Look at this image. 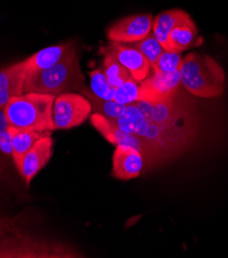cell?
I'll return each mask as SVG.
<instances>
[{
    "instance_id": "10",
    "label": "cell",
    "mask_w": 228,
    "mask_h": 258,
    "mask_svg": "<svg viewBox=\"0 0 228 258\" xmlns=\"http://www.w3.org/2000/svg\"><path fill=\"white\" fill-rule=\"evenodd\" d=\"M50 135L52 132L38 139L33 147L23 157L20 164L16 166L27 186L52 158L53 139Z\"/></svg>"
},
{
    "instance_id": "21",
    "label": "cell",
    "mask_w": 228,
    "mask_h": 258,
    "mask_svg": "<svg viewBox=\"0 0 228 258\" xmlns=\"http://www.w3.org/2000/svg\"><path fill=\"white\" fill-rule=\"evenodd\" d=\"M90 92L97 98L102 100H113L116 88L113 87L102 69H95L91 72Z\"/></svg>"
},
{
    "instance_id": "5",
    "label": "cell",
    "mask_w": 228,
    "mask_h": 258,
    "mask_svg": "<svg viewBox=\"0 0 228 258\" xmlns=\"http://www.w3.org/2000/svg\"><path fill=\"white\" fill-rule=\"evenodd\" d=\"M164 130L187 141L190 132L188 115L179 104H177L175 97L165 101L154 102L151 120Z\"/></svg>"
},
{
    "instance_id": "8",
    "label": "cell",
    "mask_w": 228,
    "mask_h": 258,
    "mask_svg": "<svg viewBox=\"0 0 228 258\" xmlns=\"http://www.w3.org/2000/svg\"><path fill=\"white\" fill-rule=\"evenodd\" d=\"M154 17L151 15H134L114 23L107 31V37L112 42L134 43L147 37L152 32Z\"/></svg>"
},
{
    "instance_id": "14",
    "label": "cell",
    "mask_w": 228,
    "mask_h": 258,
    "mask_svg": "<svg viewBox=\"0 0 228 258\" xmlns=\"http://www.w3.org/2000/svg\"><path fill=\"white\" fill-rule=\"evenodd\" d=\"M76 50L73 43H62L47 46L27 58V73L47 69L55 66Z\"/></svg>"
},
{
    "instance_id": "1",
    "label": "cell",
    "mask_w": 228,
    "mask_h": 258,
    "mask_svg": "<svg viewBox=\"0 0 228 258\" xmlns=\"http://www.w3.org/2000/svg\"><path fill=\"white\" fill-rule=\"evenodd\" d=\"M56 96L28 92L13 98L5 107L10 126L38 133L53 132V106Z\"/></svg>"
},
{
    "instance_id": "15",
    "label": "cell",
    "mask_w": 228,
    "mask_h": 258,
    "mask_svg": "<svg viewBox=\"0 0 228 258\" xmlns=\"http://www.w3.org/2000/svg\"><path fill=\"white\" fill-rule=\"evenodd\" d=\"M196 38V26L187 14L171 30L165 49L177 51V53H182V51L195 45Z\"/></svg>"
},
{
    "instance_id": "12",
    "label": "cell",
    "mask_w": 228,
    "mask_h": 258,
    "mask_svg": "<svg viewBox=\"0 0 228 258\" xmlns=\"http://www.w3.org/2000/svg\"><path fill=\"white\" fill-rule=\"evenodd\" d=\"M27 59L0 69V108L5 109L15 97L24 94Z\"/></svg>"
},
{
    "instance_id": "25",
    "label": "cell",
    "mask_w": 228,
    "mask_h": 258,
    "mask_svg": "<svg viewBox=\"0 0 228 258\" xmlns=\"http://www.w3.org/2000/svg\"><path fill=\"white\" fill-rule=\"evenodd\" d=\"M135 104L140 110V112L143 114V116L150 121L152 116V109H154V102L148 100H139Z\"/></svg>"
},
{
    "instance_id": "23",
    "label": "cell",
    "mask_w": 228,
    "mask_h": 258,
    "mask_svg": "<svg viewBox=\"0 0 228 258\" xmlns=\"http://www.w3.org/2000/svg\"><path fill=\"white\" fill-rule=\"evenodd\" d=\"M140 87L141 82H137L133 77H130L128 81L116 88L113 100L123 105L133 104L140 100Z\"/></svg>"
},
{
    "instance_id": "24",
    "label": "cell",
    "mask_w": 228,
    "mask_h": 258,
    "mask_svg": "<svg viewBox=\"0 0 228 258\" xmlns=\"http://www.w3.org/2000/svg\"><path fill=\"white\" fill-rule=\"evenodd\" d=\"M182 60L183 58L180 53L165 49L160 56L156 66L151 68H156L163 72H175L179 70Z\"/></svg>"
},
{
    "instance_id": "2",
    "label": "cell",
    "mask_w": 228,
    "mask_h": 258,
    "mask_svg": "<svg viewBox=\"0 0 228 258\" xmlns=\"http://www.w3.org/2000/svg\"><path fill=\"white\" fill-rule=\"evenodd\" d=\"M182 86L192 95L211 99L225 90V73L221 65L208 55L190 53L179 68Z\"/></svg>"
},
{
    "instance_id": "13",
    "label": "cell",
    "mask_w": 228,
    "mask_h": 258,
    "mask_svg": "<svg viewBox=\"0 0 228 258\" xmlns=\"http://www.w3.org/2000/svg\"><path fill=\"white\" fill-rule=\"evenodd\" d=\"M108 49L115 56L118 62L131 73L137 82H143L149 76L151 66L139 49L134 46L110 41Z\"/></svg>"
},
{
    "instance_id": "6",
    "label": "cell",
    "mask_w": 228,
    "mask_h": 258,
    "mask_svg": "<svg viewBox=\"0 0 228 258\" xmlns=\"http://www.w3.org/2000/svg\"><path fill=\"white\" fill-rule=\"evenodd\" d=\"M0 257H72V253L63 246L23 238L0 244Z\"/></svg>"
},
{
    "instance_id": "7",
    "label": "cell",
    "mask_w": 228,
    "mask_h": 258,
    "mask_svg": "<svg viewBox=\"0 0 228 258\" xmlns=\"http://www.w3.org/2000/svg\"><path fill=\"white\" fill-rule=\"evenodd\" d=\"M154 73L141 82L140 100L159 102L172 99L178 92L181 83L179 70L175 72H163L151 68Z\"/></svg>"
},
{
    "instance_id": "26",
    "label": "cell",
    "mask_w": 228,
    "mask_h": 258,
    "mask_svg": "<svg viewBox=\"0 0 228 258\" xmlns=\"http://www.w3.org/2000/svg\"><path fill=\"white\" fill-rule=\"evenodd\" d=\"M9 126L10 125H9V122H8V119H7V116L5 113V109L0 108V134L5 132L6 130H8Z\"/></svg>"
},
{
    "instance_id": "17",
    "label": "cell",
    "mask_w": 228,
    "mask_h": 258,
    "mask_svg": "<svg viewBox=\"0 0 228 258\" xmlns=\"http://www.w3.org/2000/svg\"><path fill=\"white\" fill-rule=\"evenodd\" d=\"M110 120L113 124L120 128L121 131L137 135L139 137L142 135V133L144 132L146 126L149 123V120L143 116V114L140 112L135 103L126 105L125 111L122 115Z\"/></svg>"
},
{
    "instance_id": "4",
    "label": "cell",
    "mask_w": 228,
    "mask_h": 258,
    "mask_svg": "<svg viewBox=\"0 0 228 258\" xmlns=\"http://www.w3.org/2000/svg\"><path fill=\"white\" fill-rule=\"evenodd\" d=\"M92 110V103L87 97L73 92L60 94L53 106L55 130H68L81 125L91 116Z\"/></svg>"
},
{
    "instance_id": "18",
    "label": "cell",
    "mask_w": 228,
    "mask_h": 258,
    "mask_svg": "<svg viewBox=\"0 0 228 258\" xmlns=\"http://www.w3.org/2000/svg\"><path fill=\"white\" fill-rule=\"evenodd\" d=\"M187 14L181 10H170L161 13L154 20L152 26V34L161 42V44L166 48L168 36L174 26L183 19Z\"/></svg>"
},
{
    "instance_id": "22",
    "label": "cell",
    "mask_w": 228,
    "mask_h": 258,
    "mask_svg": "<svg viewBox=\"0 0 228 258\" xmlns=\"http://www.w3.org/2000/svg\"><path fill=\"white\" fill-rule=\"evenodd\" d=\"M132 46L139 49L143 56L147 59L151 67H155L160 56L162 55L163 51L165 50L164 46L161 44V42L155 37V35L150 33L147 37L144 39L132 43Z\"/></svg>"
},
{
    "instance_id": "3",
    "label": "cell",
    "mask_w": 228,
    "mask_h": 258,
    "mask_svg": "<svg viewBox=\"0 0 228 258\" xmlns=\"http://www.w3.org/2000/svg\"><path fill=\"white\" fill-rule=\"evenodd\" d=\"M85 77L80 67L76 50L55 66L28 72L24 92H36L59 96L60 94L84 91Z\"/></svg>"
},
{
    "instance_id": "16",
    "label": "cell",
    "mask_w": 228,
    "mask_h": 258,
    "mask_svg": "<svg viewBox=\"0 0 228 258\" xmlns=\"http://www.w3.org/2000/svg\"><path fill=\"white\" fill-rule=\"evenodd\" d=\"M9 131L12 138L13 146V161L15 165H19L23 157L35 144V142L47 133H38L30 130H22L13 126H9Z\"/></svg>"
},
{
    "instance_id": "19",
    "label": "cell",
    "mask_w": 228,
    "mask_h": 258,
    "mask_svg": "<svg viewBox=\"0 0 228 258\" xmlns=\"http://www.w3.org/2000/svg\"><path fill=\"white\" fill-rule=\"evenodd\" d=\"M106 79L108 82L115 88L128 81L131 76V73L128 69H125L115 58V56L106 47L104 49V60L102 68Z\"/></svg>"
},
{
    "instance_id": "11",
    "label": "cell",
    "mask_w": 228,
    "mask_h": 258,
    "mask_svg": "<svg viewBox=\"0 0 228 258\" xmlns=\"http://www.w3.org/2000/svg\"><path fill=\"white\" fill-rule=\"evenodd\" d=\"M144 168L143 154L129 146H116L112 158V175L119 180L137 178L141 175Z\"/></svg>"
},
{
    "instance_id": "9",
    "label": "cell",
    "mask_w": 228,
    "mask_h": 258,
    "mask_svg": "<svg viewBox=\"0 0 228 258\" xmlns=\"http://www.w3.org/2000/svg\"><path fill=\"white\" fill-rule=\"evenodd\" d=\"M91 121L97 130L110 143L115 144L116 146L121 145L133 147L143 154L144 159L146 158L149 161L155 158L154 152L151 151L150 147L143 138L131 133L121 131L120 128H118L115 124L112 123V121L109 118L98 113H94L91 116Z\"/></svg>"
},
{
    "instance_id": "20",
    "label": "cell",
    "mask_w": 228,
    "mask_h": 258,
    "mask_svg": "<svg viewBox=\"0 0 228 258\" xmlns=\"http://www.w3.org/2000/svg\"><path fill=\"white\" fill-rule=\"evenodd\" d=\"M86 97L92 103V107L95 110V113L103 115L110 119H115L123 114L125 111L126 105L120 104V103L114 100H102L95 97L90 91H83Z\"/></svg>"
}]
</instances>
